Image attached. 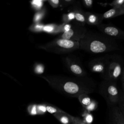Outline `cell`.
I'll list each match as a JSON object with an SVG mask.
<instances>
[{"label": "cell", "instance_id": "17", "mask_svg": "<svg viewBox=\"0 0 124 124\" xmlns=\"http://www.w3.org/2000/svg\"><path fill=\"white\" fill-rule=\"evenodd\" d=\"M71 117L73 122H75L77 124H87L84 121L81 120L79 118L71 116Z\"/></svg>", "mask_w": 124, "mask_h": 124}, {"label": "cell", "instance_id": "12", "mask_svg": "<svg viewBox=\"0 0 124 124\" xmlns=\"http://www.w3.org/2000/svg\"><path fill=\"white\" fill-rule=\"evenodd\" d=\"M93 71L98 72H103L105 69V65L102 63H98L95 65L93 68Z\"/></svg>", "mask_w": 124, "mask_h": 124}, {"label": "cell", "instance_id": "2", "mask_svg": "<svg viewBox=\"0 0 124 124\" xmlns=\"http://www.w3.org/2000/svg\"><path fill=\"white\" fill-rule=\"evenodd\" d=\"M108 101L112 106L118 105L120 95V91L117 88L116 84L112 82L108 85L106 89Z\"/></svg>", "mask_w": 124, "mask_h": 124}, {"label": "cell", "instance_id": "26", "mask_svg": "<svg viewBox=\"0 0 124 124\" xmlns=\"http://www.w3.org/2000/svg\"><path fill=\"white\" fill-rule=\"evenodd\" d=\"M44 30L46 31H51L53 30V27L51 26H46L44 27Z\"/></svg>", "mask_w": 124, "mask_h": 124}, {"label": "cell", "instance_id": "27", "mask_svg": "<svg viewBox=\"0 0 124 124\" xmlns=\"http://www.w3.org/2000/svg\"><path fill=\"white\" fill-rule=\"evenodd\" d=\"M85 2L88 6H90L92 4L93 1L91 0H85Z\"/></svg>", "mask_w": 124, "mask_h": 124}, {"label": "cell", "instance_id": "9", "mask_svg": "<svg viewBox=\"0 0 124 124\" xmlns=\"http://www.w3.org/2000/svg\"><path fill=\"white\" fill-rule=\"evenodd\" d=\"M118 106L124 117V93L122 90H120V99L118 104Z\"/></svg>", "mask_w": 124, "mask_h": 124}, {"label": "cell", "instance_id": "22", "mask_svg": "<svg viewBox=\"0 0 124 124\" xmlns=\"http://www.w3.org/2000/svg\"><path fill=\"white\" fill-rule=\"evenodd\" d=\"M121 83H122V91L124 93V68L123 70L122 74L121 76Z\"/></svg>", "mask_w": 124, "mask_h": 124}, {"label": "cell", "instance_id": "29", "mask_svg": "<svg viewBox=\"0 0 124 124\" xmlns=\"http://www.w3.org/2000/svg\"><path fill=\"white\" fill-rule=\"evenodd\" d=\"M64 29H65V31H69V30H70V25H66L64 26Z\"/></svg>", "mask_w": 124, "mask_h": 124}, {"label": "cell", "instance_id": "18", "mask_svg": "<svg viewBox=\"0 0 124 124\" xmlns=\"http://www.w3.org/2000/svg\"><path fill=\"white\" fill-rule=\"evenodd\" d=\"M92 102H91V99L89 97H85L81 100V103L83 105L87 107Z\"/></svg>", "mask_w": 124, "mask_h": 124}, {"label": "cell", "instance_id": "8", "mask_svg": "<svg viewBox=\"0 0 124 124\" xmlns=\"http://www.w3.org/2000/svg\"><path fill=\"white\" fill-rule=\"evenodd\" d=\"M57 44L59 46L66 48L72 47L74 45V43L73 41L65 39H60L58 40L57 42Z\"/></svg>", "mask_w": 124, "mask_h": 124}, {"label": "cell", "instance_id": "24", "mask_svg": "<svg viewBox=\"0 0 124 124\" xmlns=\"http://www.w3.org/2000/svg\"><path fill=\"white\" fill-rule=\"evenodd\" d=\"M36 71L38 73H42L44 71V69L42 66L41 65H38L36 68Z\"/></svg>", "mask_w": 124, "mask_h": 124}, {"label": "cell", "instance_id": "21", "mask_svg": "<svg viewBox=\"0 0 124 124\" xmlns=\"http://www.w3.org/2000/svg\"><path fill=\"white\" fill-rule=\"evenodd\" d=\"M96 108V104L92 102L87 107V109L89 111H92L94 110Z\"/></svg>", "mask_w": 124, "mask_h": 124}, {"label": "cell", "instance_id": "7", "mask_svg": "<svg viewBox=\"0 0 124 124\" xmlns=\"http://www.w3.org/2000/svg\"><path fill=\"white\" fill-rule=\"evenodd\" d=\"M64 90L67 93H75L78 92V87L75 83L72 82H66L63 87Z\"/></svg>", "mask_w": 124, "mask_h": 124}, {"label": "cell", "instance_id": "10", "mask_svg": "<svg viewBox=\"0 0 124 124\" xmlns=\"http://www.w3.org/2000/svg\"><path fill=\"white\" fill-rule=\"evenodd\" d=\"M111 5L114 8H122L124 7V0H115L113 1Z\"/></svg>", "mask_w": 124, "mask_h": 124}, {"label": "cell", "instance_id": "5", "mask_svg": "<svg viewBox=\"0 0 124 124\" xmlns=\"http://www.w3.org/2000/svg\"><path fill=\"white\" fill-rule=\"evenodd\" d=\"M124 14V7L122 8H114L107 11L103 14L105 18H110Z\"/></svg>", "mask_w": 124, "mask_h": 124}, {"label": "cell", "instance_id": "14", "mask_svg": "<svg viewBox=\"0 0 124 124\" xmlns=\"http://www.w3.org/2000/svg\"><path fill=\"white\" fill-rule=\"evenodd\" d=\"M71 70L73 73L77 74H80L82 73V70L81 68L77 65H72L71 66Z\"/></svg>", "mask_w": 124, "mask_h": 124}, {"label": "cell", "instance_id": "23", "mask_svg": "<svg viewBox=\"0 0 124 124\" xmlns=\"http://www.w3.org/2000/svg\"><path fill=\"white\" fill-rule=\"evenodd\" d=\"M96 20H97V17L94 15H91L90 16V17L89 18V21L93 23L95 22Z\"/></svg>", "mask_w": 124, "mask_h": 124}, {"label": "cell", "instance_id": "31", "mask_svg": "<svg viewBox=\"0 0 124 124\" xmlns=\"http://www.w3.org/2000/svg\"><path fill=\"white\" fill-rule=\"evenodd\" d=\"M76 124L75 122H73H73L72 123V124Z\"/></svg>", "mask_w": 124, "mask_h": 124}, {"label": "cell", "instance_id": "3", "mask_svg": "<svg viewBox=\"0 0 124 124\" xmlns=\"http://www.w3.org/2000/svg\"><path fill=\"white\" fill-rule=\"evenodd\" d=\"M110 124H124V117L118 105L112 106L109 113Z\"/></svg>", "mask_w": 124, "mask_h": 124}, {"label": "cell", "instance_id": "13", "mask_svg": "<svg viewBox=\"0 0 124 124\" xmlns=\"http://www.w3.org/2000/svg\"><path fill=\"white\" fill-rule=\"evenodd\" d=\"M46 111H48L49 113H52L53 114L57 113H59V112H63V111H62L61 110H59V109H57L56 108L53 107L52 106H46Z\"/></svg>", "mask_w": 124, "mask_h": 124}, {"label": "cell", "instance_id": "15", "mask_svg": "<svg viewBox=\"0 0 124 124\" xmlns=\"http://www.w3.org/2000/svg\"><path fill=\"white\" fill-rule=\"evenodd\" d=\"M84 121L87 124H91L93 121V117L92 115L91 114H86V115H84Z\"/></svg>", "mask_w": 124, "mask_h": 124}, {"label": "cell", "instance_id": "30", "mask_svg": "<svg viewBox=\"0 0 124 124\" xmlns=\"http://www.w3.org/2000/svg\"><path fill=\"white\" fill-rule=\"evenodd\" d=\"M51 2H53L54 4H58V3L59 2V1L58 0H51Z\"/></svg>", "mask_w": 124, "mask_h": 124}, {"label": "cell", "instance_id": "4", "mask_svg": "<svg viewBox=\"0 0 124 124\" xmlns=\"http://www.w3.org/2000/svg\"><path fill=\"white\" fill-rule=\"evenodd\" d=\"M103 31L107 35L113 38L124 40V31L117 27L110 25L104 26Z\"/></svg>", "mask_w": 124, "mask_h": 124}, {"label": "cell", "instance_id": "16", "mask_svg": "<svg viewBox=\"0 0 124 124\" xmlns=\"http://www.w3.org/2000/svg\"><path fill=\"white\" fill-rule=\"evenodd\" d=\"M37 114H42L45 113L46 111V107L43 105H39L37 108Z\"/></svg>", "mask_w": 124, "mask_h": 124}, {"label": "cell", "instance_id": "1", "mask_svg": "<svg viewBox=\"0 0 124 124\" xmlns=\"http://www.w3.org/2000/svg\"><path fill=\"white\" fill-rule=\"evenodd\" d=\"M123 69V61L121 57L116 58L111 61L108 65L107 74L108 79L113 81L118 79L121 76Z\"/></svg>", "mask_w": 124, "mask_h": 124}, {"label": "cell", "instance_id": "11", "mask_svg": "<svg viewBox=\"0 0 124 124\" xmlns=\"http://www.w3.org/2000/svg\"><path fill=\"white\" fill-rule=\"evenodd\" d=\"M74 34V31L70 29L69 31H65L62 35V38L65 40H69L70 38Z\"/></svg>", "mask_w": 124, "mask_h": 124}, {"label": "cell", "instance_id": "6", "mask_svg": "<svg viewBox=\"0 0 124 124\" xmlns=\"http://www.w3.org/2000/svg\"><path fill=\"white\" fill-rule=\"evenodd\" d=\"M54 116L63 124H71L73 120L71 115L65 113L64 112H59L54 114Z\"/></svg>", "mask_w": 124, "mask_h": 124}, {"label": "cell", "instance_id": "28", "mask_svg": "<svg viewBox=\"0 0 124 124\" xmlns=\"http://www.w3.org/2000/svg\"><path fill=\"white\" fill-rule=\"evenodd\" d=\"M74 16H75L74 14H73V13H70V14H69L68 15V17H69V18L70 19H72L74 18Z\"/></svg>", "mask_w": 124, "mask_h": 124}, {"label": "cell", "instance_id": "19", "mask_svg": "<svg viewBox=\"0 0 124 124\" xmlns=\"http://www.w3.org/2000/svg\"><path fill=\"white\" fill-rule=\"evenodd\" d=\"M75 17L77 19V20H78L79 21L83 22L85 20V18H84V17L83 16L80 14H78V13L76 14L75 15Z\"/></svg>", "mask_w": 124, "mask_h": 124}, {"label": "cell", "instance_id": "25", "mask_svg": "<svg viewBox=\"0 0 124 124\" xmlns=\"http://www.w3.org/2000/svg\"><path fill=\"white\" fill-rule=\"evenodd\" d=\"M32 4L37 7H40L42 5V1L41 0H34L32 1Z\"/></svg>", "mask_w": 124, "mask_h": 124}, {"label": "cell", "instance_id": "20", "mask_svg": "<svg viewBox=\"0 0 124 124\" xmlns=\"http://www.w3.org/2000/svg\"><path fill=\"white\" fill-rule=\"evenodd\" d=\"M29 112L31 115H36L37 114V108L35 106H33L31 109L29 110Z\"/></svg>", "mask_w": 124, "mask_h": 124}]
</instances>
